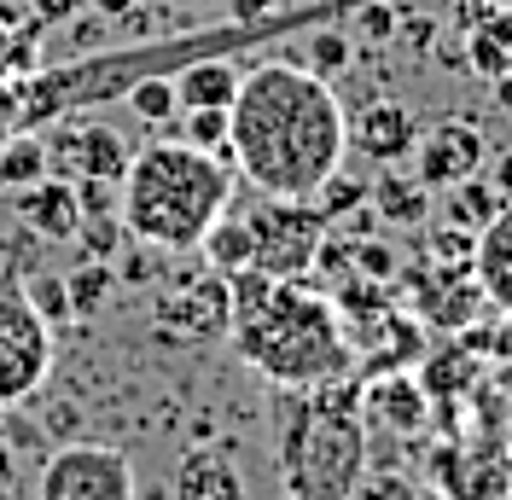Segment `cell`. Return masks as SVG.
I'll return each mask as SVG.
<instances>
[{
    "label": "cell",
    "instance_id": "3",
    "mask_svg": "<svg viewBox=\"0 0 512 500\" xmlns=\"http://www.w3.org/2000/svg\"><path fill=\"white\" fill-rule=\"evenodd\" d=\"M227 204H233L227 157L198 152L187 140H152L146 152L128 157L117 181L123 227L158 250H198Z\"/></svg>",
    "mask_w": 512,
    "mask_h": 500
},
{
    "label": "cell",
    "instance_id": "4",
    "mask_svg": "<svg viewBox=\"0 0 512 500\" xmlns=\"http://www.w3.org/2000/svg\"><path fill=\"white\" fill-rule=\"evenodd\" d=\"M367 407L361 384H315V390H286L280 402V477L291 500H350L361 471H367Z\"/></svg>",
    "mask_w": 512,
    "mask_h": 500
},
{
    "label": "cell",
    "instance_id": "15",
    "mask_svg": "<svg viewBox=\"0 0 512 500\" xmlns=\"http://www.w3.org/2000/svg\"><path fill=\"white\" fill-rule=\"evenodd\" d=\"M239 64H233V53H204V59L181 64L169 82H175V99H181V111H198V105H216V111H227L233 105V94H239Z\"/></svg>",
    "mask_w": 512,
    "mask_h": 500
},
{
    "label": "cell",
    "instance_id": "29",
    "mask_svg": "<svg viewBox=\"0 0 512 500\" xmlns=\"http://www.w3.org/2000/svg\"><path fill=\"white\" fill-rule=\"evenodd\" d=\"M105 285H111V274L105 268H88V274H76V285H70V303H76V314H94L99 297H105Z\"/></svg>",
    "mask_w": 512,
    "mask_h": 500
},
{
    "label": "cell",
    "instance_id": "25",
    "mask_svg": "<svg viewBox=\"0 0 512 500\" xmlns=\"http://www.w3.org/2000/svg\"><path fill=\"white\" fill-rule=\"evenodd\" d=\"M350 30H361L367 41H390V35L402 30V12H396L390 0H355L350 6Z\"/></svg>",
    "mask_w": 512,
    "mask_h": 500
},
{
    "label": "cell",
    "instance_id": "33",
    "mask_svg": "<svg viewBox=\"0 0 512 500\" xmlns=\"http://www.w3.org/2000/svg\"><path fill=\"white\" fill-rule=\"evenodd\" d=\"M198 6H204V0H198Z\"/></svg>",
    "mask_w": 512,
    "mask_h": 500
},
{
    "label": "cell",
    "instance_id": "11",
    "mask_svg": "<svg viewBox=\"0 0 512 500\" xmlns=\"http://www.w3.org/2000/svg\"><path fill=\"white\" fill-rule=\"evenodd\" d=\"M414 140H419V123H414V111L408 105H367L361 117L350 123V146L367 163H402V157L414 152Z\"/></svg>",
    "mask_w": 512,
    "mask_h": 500
},
{
    "label": "cell",
    "instance_id": "5",
    "mask_svg": "<svg viewBox=\"0 0 512 500\" xmlns=\"http://www.w3.org/2000/svg\"><path fill=\"white\" fill-rule=\"evenodd\" d=\"M245 227H251V268L274 274V280H309L320 245L332 233L315 198H274V192H262L245 210Z\"/></svg>",
    "mask_w": 512,
    "mask_h": 500
},
{
    "label": "cell",
    "instance_id": "10",
    "mask_svg": "<svg viewBox=\"0 0 512 500\" xmlns=\"http://www.w3.org/2000/svg\"><path fill=\"white\" fill-rule=\"evenodd\" d=\"M175 500H251L239 454H233L227 442L187 448L181 466H175Z\"/></svg>",
    "mask_w": 512,
    "mask_h": 500
},
{
    "label": "cell",
    "instance_id": "17",
    "mask_svg": "<svg viewBox=\"0 0 512 500\" xmlns=\"http://www.w3.org/2000/svg\"><path fill=\"white\" fill-rule=\"evenodd\" d=\"M466 59L478 76L489 82H507L512 76V6L507 12H478L466 24Z\"/></svg>",
    "mask_w": 512,
    "mask_h": 500
},
{
    "label": "cell",
    "instance_id": "21",
    "mask_svg": "<svg viewBox=\"0 0 512 500\" xmlns=\"http://www.w3.org/2000/svg\"><path fill=\"white\" fill-rule=\"evenodd\" d=\"M47 175V140L41 134H18V140H6L0 146V187H30Z\"/></svg>",
    "mask_w": 512,
    "mask_h": 500
},
{
    "label": "cell",
    "instance_id": "22",
    "mask_svg": "<svg viewBox=\"0 0 512 500\" xmlns=\"http://www.w3.org/2000/svg\"><path fill=\"white\" fill-rule=\"evenodd\" d=\"M123 99H128V111H134L140 123H169V117L181 111V99H175V82H169V76H146V82H134Z\"/></svg>",
    "mask_w": 512,
    "mask_h": 500
},
{
    "label": "cell",
    "instance_id": "6",
    "mask_svg": "<svg viewBox=\"0 0 512 500\" xmlns=\"http://www.w3.org/2000/svg\"><path fill=\"white\" fill-rule=\"evenodd\" d=\"M53 373V332L12 268H0V407L30 402Z\"/></svg>",
    "mask_w": 512,
    "mask_h": 500
},
{
    "label": "cell",
    "instance_id": "24",
    "mask_svg": "<svg viewBox=\"0 0 512 500\" xmlns=\"http://www.w3.org/2000/svg\"><path fill=\"white\" fill-rule=\"evenodd\" d=\"M350 35L344 30H309V70L315 76H338L344 64H350Z\"/></svg>",
    "mask_w": 512,
    "mask_h": 500
},
{
    "label": "cell",
    "instance_id": "13",
    "mask_svg": "<svg viewBox=\"0 0 512 500\" xmlns=\"http://www.w3.org/2000/svg\"><path fill=\"white\" fill-rule=\"evenodd\" d=\"M18 216L30 221L35 233H47V239H70L82 227V192L70 181H59V175H41L30 187H18Z\"/></svg>",
    "mask_w": 512,
    "mask_h": 500
},
{
    "label": "cell",
    "instance_id": "19",
    "mask_svg": "<svg viewBox=\"0 0 512 500\" xmlns=\"http://www.w3.org/2000/svg\"><path fill=\"white\" fill-rule=\"evenodd\" d=\"M373 204H379L384 221H396V227H419V221L431 216V187H425L419 175H379Z\"/></svg>",
    "mask_w": 512,
    "mask_h": 500
},
{
    "label": "cell",
    "instance_id": "12",
    "mask_svg": "<svg viewBox=\"0 0 512 500\" xmlns=\"http://www.w3.org/2000/svg\"><path fill=\"white\" fill-rule=\"evenodd\" d=\"M163 326H175L181 338H210V332H227V274H204L192 280L187 291L163 297Z\"/></svg>",
    "mask_w": 512,
    "mask_h": 500
},
{
    "label": "cell",
    "instance_id": "9",
    "mask_svg": "<svg viewBox=\"0 0 512 500\" xmlns=\"http://www.w3.org/2000/svg\"><path fill=\"white\" fill-rule=\"evenodd\" d=\"M419 152V181L431 192L454 187V181H466V175H483V163H489V140H483V128L472 117H443V123H431L425 134L414 140Z\"/></svg>",
    "mask_w": 512,
    "mask_h": 500
},
{
    "label": "cell",
    "instance_id": "16",
    "mask_svg": "<svg viewBox=\"0 0 512 500\" xmlns=\"http://www.w3.org/2000/svg\"><path fill=\"white\" fill-rule=\"evenodd\" d=\"M361 407L384 419L390 431H419L425 425V413H431V390L419 384V378H402V373H384L373 390H361Z\"/></svg>",
    "mask_w": 512,
    "mask_h": 500
},
{
    "label": "cell",
    "instance_id": "1",
    "mask_svg": "<svg viewBox=\"0 0 512 500\" xmlns=\"http://www.w3.org/2000/svg\"><path fill=\"white\" fill-rule=\"evenodd\" d=\"M350 152V117L332 82L309 64L268 59L239 76L227 105V163L256 192L274 198H315Z\"/></svg>",
    "mask_w": 512,
    "mask_h": 500
},
{
    "label": "cell",
    "instance_id": "31",
    "mask_svg": "<svg viewBox=\"0 0 512 500\" xmlns=\"http://www.w3.org/2000/svg\"><path fill=\"white\" fill-rule=\"evenodd\" d=\"M35 6H41V12H70L76 0H35Z\"/></svg>",
    "mask_w": 512,
    "mask_h": 500
},
{
    "label": "cell",
    "instance_id": "2",
    "mask_svg": "<svg viewBox=\"0 0 512 500\" xmlns=\"http://www.w3.org/2000/svg\"><path fill=\"white\" fill-rule=\"evenodd\" d=\"M227 338L239 361L262 373L274 390H315L355 373V344L332 297L309 291L303 280H274L262 303L227 320Z\"/></svg>",
    "mask_w": 512,
    "mask_h": 500
},
{
    "label": "cell",
    "instance_id": "28",
    "mask_svg": "<svg viewBox=\"0 0 512 500\" xmlns=\"http://www.w3.org/2000/svg\"><path fill=\"white\" fill-rule=\"evenodd\" d=\"M350 500H414V489H408V477H367L361 471V483H355Z\"/></svg>",
    "mask_w": 512,
    "mask_h": 500
},
{
    "label": "cell",
    "instance_id": "30",
    "mask_svg": "<svg viewBox=\"0 0 512 500\" xmlns=\"http://www.w3.org/2000/svg\"><path fill=\"white\" fill-rule=\"evenodd\" d=\"M274 12V0H233V18L239 24H256V18H268Z\"/></svg>",
    "mask_w": 512,
    "mask_h": 500
},
{
    "label": "cell",
    "instance_id": "27",
    "mask_svg": "<svg viewBox=\"0 0 512 500\" xmlns=\"http://www.w3.org/2000/svg\"><path fill=\"white\" fill-rule=\"evenodd\" d=\"M355 274H367V280H396V250L390 245H379V239H361V245H355Z\"/></svg>",
    "mask_w": 512,
    "mask_h": 500
},
{
    "label": "cell",
    "instance_id": "26",
    "mask_svg": "<svg viewBox=\"0 0 512 500\" xmlns=\"http://www.w3.org/2000/svg\"><path fill=\"white\" fill-rule=\"evenodd\" d=\"M35 59V30H12V18H0V76H18Z\"/></svg>",
    "mask_w": 512,
    "mask_h": 500
},
{
    "label": "cell",
    "instance_id": "18",
    "mask_svg": "<svg viewBox=\"0 0 512 500\" xmlns=\"http://www.w3.org/2000/svg\"><path fill=\"white\" fill-rule=\"evenodd\" d=\"M443 192H448L443 221L460 227V233H483V227L495 221V210L507 204V198L495 192V181H483V175H466V181H454V187H443Z\"/></svg>",
    "mask_w": 512,
    "mask_h": 500
},
{
    "label": "cell",
    "instance_id": "23",
    "mask_svg": "<svg viewBox=\"0 0 512 500\" xmlns=\"http://www.w3.org/2000/svg\"><path fill=\"white\" fill-rule=\"evenodd\" d=\"M181 140H187V146H198V152L227 157V111H216V105H198V111H187V117H181Z\"/></svg>",
    "mask_w": 512,
    "mask_h": 500
},
{
    "label": "cell",
    "instance_id": "20",
    "mask_svg": "<svg viewBox=\"0 0 512 500\" xmlns=\"http://www.w3.org/2000/svg\"><path fill=\"white\" fill-rule=\"evenodd\" d=\"M204 262L216 268V274H233V268H251V227H245V216H233V210H222L216 216V227L204 233Z\"/></svg>",
    "mask_w": 512,
    "mask_h": 500
},
{
    "label": "cell",
    "instance_id": "7",
    "mask_svg": "<svg viewBox=\"0 0 512 500\" xmlns=\"http://www.w3.org/2000/svg\"><path fill=\"white\" fill-rule=\"evenodd\" d=\"M134 495H140L134 460L111 442H70L41 466V483H35V500H134Z\"/></svg>",
    "mask_w": 512,
    "mask_h": 500
},
{
    "label": "cell",
    "instance_id": "8",
    "mask_svg": "<svg viewBox=\"0 0 512 500\" xmlns=\"http://www.w3.org/2000/svg\"><path fill=\"white\" fill-rule=\"evenodd\" d=\"M47 140V134H41ZM128 146L123 134H111L105 123H76V117H64V128L47 140V175H59V181H88V187H111V181H123L128 169Z\"/></svg>",
    "mask_w": 512,
    "mask_h": 500
},
{
    "label": "cell",
    "instance_id": "32",
    "mask_svg": "<svg viewBox=\"0 0 512 500\" xmlns=\"http://www.w3.org/2000/svg\"><path fill=\"white\" fill-rule=\"evenodd\" d=\"M99 6H105V12H128V0H99Z\"/></svg>",
    "mask_w": 512,
    "mask_h": 500
},
{
    "label": "cell",
    "instance_id": "14",
    "mask_svg": "<svg viewBox=\"0 0 512 500\" xmlns=\"http://www.w3.org/2000/svg\"><path fill=\"white\" fill-rule=\"evenodd\" d=\"M472 274H478V285H483V303H495L501 314H512V204H501L495 221L478 233Z\"/></svg>",
    "mask_w": 512,
    "mask_h": 500
}]
</instances>
